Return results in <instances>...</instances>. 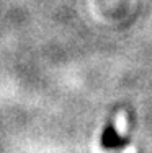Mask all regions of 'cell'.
Masks as SVG:
<instances>
[{"label":"cell","instance_id":"6da1fadb","mask_svg":"<svg viewBox=\"0 0 152 153\" xmlns=\"http://www.w3.org/2000/svg\"><path fill=\"white\" fill-rule=\"evenodd\" d=\"M126 145H128V137H118L113 121H110L105 126L103 134H101V148L113 150V148H124Z\"/></svg>","mask_w":152,"mask_h":153}]
</instances>
